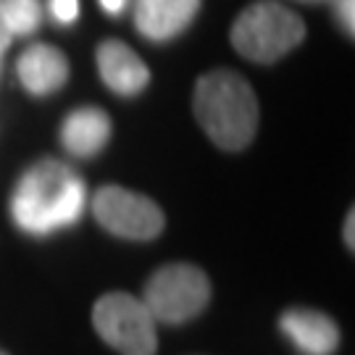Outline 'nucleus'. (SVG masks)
Returning <instances> with one entry per match:
<instances>
[{"instance_id": "3", "label": "nucleus", "mask_w": 355, "mask_h": 355, "mask_svg": "<svg viewBox=\"0 0 355 355\" xmlns=\"http://www.w3.org/2000/svg\"><path fill=\"white\" fill-rule=\"evenodd\" d=\"M303 40V19L292 8L274 0H261L248 6L232 24L234 51L253 64H274L295 51Z\"/></svg>"}, {"instance_id": "19", "label": "nucleus", "mask_w": 355, "mask_h": 355, "mask_svg": "<svg viewBox=\"0 0 355 355\" xmlns=\"http://www.w3.org/2000/svg\"><path fill=\"white\" fill-rule=\"evenodd\" d=\"M0 76H3V55H0Z\"/></svg>"}, {"instance_id": "2", "label": "nucleus", "mask_w": 355, "mask_h": 355, "mask_svg": "<svg viewBox=\"0 0 355 355\" xmlns=\"http://www.w3.org/2000/svg\"><path fill=\"white\" fill-rule=\"evenodd\" d=\"M195 116L205 135L224 150L248 148L258 129V101L253 87L229 69H216L195 85Z\"/></svg>"}, {"instance_id": "1", "label": "nucleus", "mask_w": 355, "mask_h": 355, "mask_svg": "<svg viewBox=\"0 0 355 355\" xmlns=\"http://www.w3.org/2000/svg\"><path fill=\"white\" fill-rule=\"evenodd\" d=\"M13 224L32 234L48 237L53 232L74 227L87 208V184L61 161H37L19 179L11 195Z\"/></svg>"}, {"instance_id": "13", "label": "nucleus", "mask_w": 355, "mask_h": 355, "mask_svg": "<svg viewBox=\"0 0 355 355\" xmlns=\"http://www.w3.org/2000/svg\"><path fill=\"white\" fill-rule=\"evenodd\" d=\"M48 11L55 24L69 26L79 19V0H48Z\"/></svg>"}, {"instance_id": "12", "label": "nucleus", "mask_w": 355, "mask_h": 355, "mask_svg": "<svg viewBox=\"0 0 355 355\" xmlns=\"http://www.w3.org/2000/svg\"><path fill=\"white\" fill-rule=\"evenodd\" d=\"M0 6L13 37H29L42 26L45 8L40 0H0Z\"/></svg>"}, {"instance_id": "18", "label": "nucleus", "mask_w": 355, "mask_h": 355, "mask_svg": "<svg viewBox=\"0 0 355 355\" xmlns=\"http://www.w3.org/2000/svg\"><path fill=\"white\" fill-rule=\"evenodd\" d=\"M295 3H313V6H318V3H331V0H295Z\"/></svg>"}, {"instance_id": "16", "label": "nucleus", "mask_w": 355, "mask_h": 355, "mask_svg": "<svg viewBox=\"0 0 355 355\" xmlns=\"http://www.w3.org/2000/svg\"><path fill=\"white\" fill-rule=\"evenodd\" d=\"M129 0H101L103 11L108 13V16H119V13L127 8Z\"/></svg>"}, {"instance_id": "4", "label": "nucleus", "mask_w": 355, "mask_h": 355, "mask_svg": "<svg viewBox=\"0 0 355 355\" xmlns=\"http://www.w3.org/2000/svg\"><path fill=\"white\" fill-rule=\"evenodd\" d=\"M211 300V282L198 266L168 263L145 284V308L161 324H184L203 313Z\"/></svg>"}, {"instance_id": "8", "label": "nucleus", "mask_w": 355, "mask_h": 355, "mask_svg": "<svg viewBox=\"0 0 355 355\" xmlns=\"http://www.w3.org/2000/svg\"><path fill=\"white\" fill-rule=\"evenodd\" d=\"M200 0H135V26L150 42H168L195 21Z\"/></svg>"}, {"instance_id": "14", "label": "nucleus", "mask_w": 355, "mask_h": 355, "mask_svg": "<svg viewBox=\"0 0 355 355\" xmlns=\"http://www.w3.org/2000/svg\"><path fill=\"white\" fill-rule=\"evenodd\" d=\"M334 6V16L337 24L343 26V32H347V37L355 35V0H331Z\"/></svg>"}, {"instance_id": "7", "label": "nucleus", "mask_w": 355, "mask_h": 355, "mask_svg": "<svg viewBox=\"0 0 355 355\" xmlns=\"http://www.w3.org/2000/svg\"><path fill=\"white\" fill-rule=\"evenodd\" d=\"M95 61H98V71H101L105 87L114 89L121 98L140 95L142 89L150 85V71H148L145 61L119 40L101 42L98 53H95Z\"/></svg>"}, {"instance_id": "10", "label": "nucleus", "mask_w": 355, "mask_h": 355, "mask_svg": "<svg viewBox=\"0 0 355 355\" xmlns=\"http://www.w3.org/2000/svg\"><path fill=\"white\" fill-rule=\"evenodd\" d=\"M16 74H19V82L24 85L29 95L45 98V95L58 92L66 85L69 61L58 48L37 42L21 53V58L16 64Z\"/></svg>"}, {"instance_id": "5", "label": "nucleus", "mask_w": 355, "mask_h": 355, "mask_svg": "<svg viewBox=\"0 0 355 355\" xmlns=\"http://www.w3.org/2000/svg\"><path fill=\"white\" fill-rule=\"evenodd\" d=\"M92 324L103 340L121 355H153L158 347L155 318L142 300L127 292L103 295L92 308Z\"/></svg>"}, {"instance_id": "6", "label": "nucleus", "mask_w": 355, "mask_h": 355, "mask_svg": "<svg viewBox=\"0 0 355 355\" xmlns=\"http://www.w3.org/2000/svg\"><path fill=\"white\" fill-rule=\"evenodd\" d=\"M92 214L105 232L124 240H153L164 232V211L140 192L101 187L92 198Z\"/></svg>"}, {"instance_id": "17", "label": "nucleus", "mask_w": 355, "mask_h": 355, "mask_svg": "<svg viewBox=\"0 0 355 355\" xmlns=\"http://www.w3.org/2000/svg\"><path fill=\"white\" fill-rule=\"evenodd\" d=\"M353 227H355V214L350 211L347 218H345V242H347V248L353 250L355 248V240H353Z\"/></svg>"}, {"instance_id": "15", "label": "nucleus", "mask_w": 355, "mask_h": 355, "mask_svg": "<svg viewBox=\"0 0 355 355\" xmlns=\"http://www.w3.org/2000/svg\"><path fill=\"white\" fill-rule=\"evenodd\" d=\"M11 29H8V24H6V16H3V6H0V55L8 51V45H11Z\"/></svg>"}, {"instance_id": "9", "label": "nucleus", "mask_w": 355, "mask_h": 355, "mask_svg": "<svg viewBox=\"0 0 355 355\" xmlns=\"http://www.w3.org/2000/svg\"><path fill=\"white\" fill-rule=\"evenodd\" d=\"M279 329L300 355H331L340 347V327L321 311L290 308L282 313Z\"/></svg>"}, {"instance_id": "11", "label": "nucleus", "mask_w": 355, "mask_h": 355, "mask_svg": "<svg viewBox=\"0 0 355 355\" xmlns=\"http://www.w3.org/2000/svg\"><path fill=\"white\" fill-rule=\"evenodd\" d=\"M111 140V119L103 108H76L61 124V145L74 158H95Z\"/></svg>"}]
</instances>
